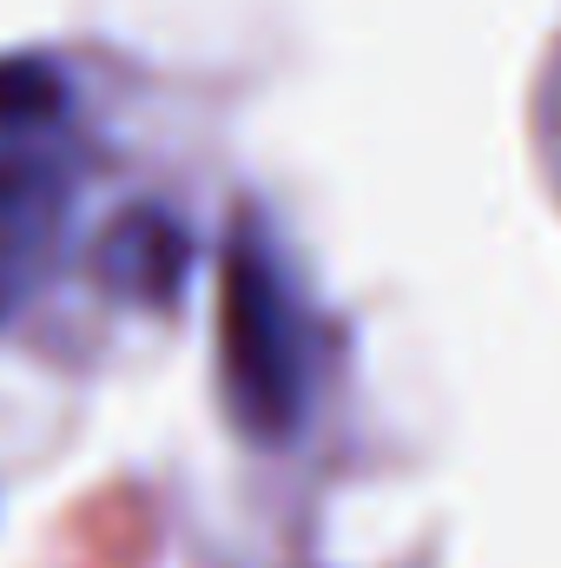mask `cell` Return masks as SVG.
Instances as JSON below:
<instances>
[{"mask_svg":"<svg viewBox=\"0 0 561 568\" xmlns=\"http://www.w3.org/2000/svg\"><path fill=\"white\" fill-rule=\"evenodd\" d=\"M100 284H113L120 297L133 304H172L185 291V272H192V239L172 212L159 205H133L106 239H100V258H93Z\"/></svg>","mask_w":561,"mask_h":568,"instance_id":"obj_3","label":"cell"},{"mask_svg":"<svg viewBox=\"0 0 561 568\" xmlns=\"http://www.w3.org/2000/svg\"><path fill=\"white\" fill-rule=\"evenodd\" d=\"M67 106V80L40 60H0V133L40 126Z\"/></svg>","mask_w":561,"mask_h":568,"instance_id":"obj_4","label":"cell"},{"mask_svg":"<svg viewBox=\"0 0 561 568\" xmlns=\"http://www.w3.org/2000/svg\"><path fill=\"white\" fill-rule=\"evenodd\" d=\"M60 225H67V179L47 159L0 152V324L33 291Z\"/></svg>","mask_w":561,"mask_h":568,"instance_id":"obj_2","label":"cell"},{"mask_svg":"<svg viewBox=\"0 0 561 568\" xmlns=\"http://www.w3.org/2000/svg\"><path fill=\"white\" fill-rule=\"evenodd\" d=\"M218 384L245 436L284 443L304 424L310 397V337L297 291L265 239L238 232L218 284Z\"/></svg>","mask_w":561,"mask_h":568,"instance_id":"obj_1","label":"cell"}]
</instances>
